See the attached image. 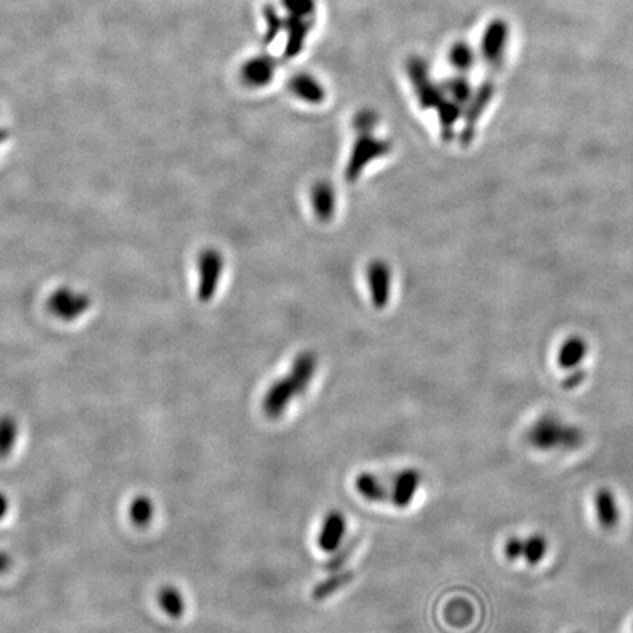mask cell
Returning a JSON list of instances; mask_svg holds the SVG:
<instances>
[{
  "mask_svg": "<svg viewBox=\"0 0 633 633\" xmlns=\"http://www.w3.org/2000/svg\"><path fill=\"white\" fill-rule=\"evenodd\" d=\"M282 5L292 18L299 20H308L315 8L314 0H282Z\"/></svg>",
  "mask_w": 633,
  "mask_h": 633,
  "instance_id": "15",
  "label": "cell"
},
{
  "mask_svg": "<svg viewBox=\"0 0 633 633\" xmlns=\"http://www.w3.org/2000/svg\"><path fill=\"white\" fill-rule=\"evenodd\" d=\"M8 137H9L8 131L0 130V146H2V144H4V142L6 141V140H8Z\"/></svg>",
  "mask_w": 633,
  "mask_h": 633,
  "instance_id": "20",
  "label": "cell"
},
{
  "mask_svg": "<svg viewBox=\"0 0 633 633\" xmlns=\"http://www.w3.org/2000/svg\"><path fill=\"white\" fill-rule=\"evenodd\" d=\"M354 578L355 574L352 571L339 572V574H331L329 578L324 579L323 583L314 586L312 598H314L315 601H323L326 598L342 590L343 586L352 583Z\"/></svg>",
  "mask_w": 633,
  "mask_h": 633,
  "instance_id": "9",
  "label": "cell"
},
{
  "mask_svg": "<svg viewBox=\"0 0 633 633\" xmlns=\"http://www.w3.org/2000/svg\"><path fill=\"white\" fill-rule=\"evenodd\" d=\"M292 88L298 93V95H303V99L319 100L321 97V88L310 75H298L292 81Z\"/></svg>",
  "mask_w": 633,
  "mask_h": 633,
  "instance_id": "14",
  "label": "cell"
},
{
  "mask_svg": "<svg viewBox=\"0 0 633 633\" xmlns=\"http://www.w3.org/2000/svg\"><path fill=\"white\" fill-rule=\"evenodd\" d=\"M547 550L548 544L543 535L534 534L523 541V559L531 566L538 565L546 557Z\"/></svg>",
  "mask_w": 633,
  "mask_h": 633,
  "instance_id": "13",
  "label": "cell"
},
{
  "mask_svg": "<svg viewBox=\"0 0 633 633\" xmlns=\"http://www.w3.org/2000/svg\"><path fill=\"white\" fill-rule=\"evenodd\" d=\"M130 516L137 527H147L154 518V503L151 499L147 496L135 497L130 506Z\"/></svg>",
  "mask_w": 633,
  "mask_h": 633,
  "instance_id": "12",
  "label": "cell"
},
{
  "mask_svg": "<svg viewBox=\"0 0 633 633\" xmlns=\"http://www.w3.org/2000/svg\"><path fill=\"white\" fill-rule=\"evenodd\" d=\"M90 308V296L84 292L74 291L69 287H59L48 299V310L56 319L74 321L87 312Z\"/></svg>",
  "mask_w": 633,
  "mask_h": 633,
  "instance_id": "3",
  "label": "cell"
},
{
  "mask_svg": "<svg viewBox=\"0 0 633 633\" xmlns=\"http://www.w3.org/2000/svg\"><path fill=\"white\" fill-rule=\"evenodd\" d=\"M504 556L511 562H515V560L523 557V539L518 538V537L509 538L504 544Z\"/></svg>",
  "mask_w": 633,
  "mask_h": 633,
  "instance_id": "17",
  "label": "cell"
},
{
  "mask_svg": "<svg viewBox=\"0 0 633 633\" xmlns=\"http://www.w3.org/2000/svg\"><path fill=\"white\" fill-rule=\"evenodd\" d=\"M532 448L541 452L550 450H574L583 445L585 437L583 430L565 424L559 418L546 415L532 425L527 436Z\"/></svg>",
  "mask_w": 633,
  "mask_h": 633,
  "instance_id": "1",
  "label": "cell"
},
{
  "mask_svg": "<svg viewBox=\"0 0 633 633\" xmlns=\"http://www.w3.org/2000/svg\"><path fill=\"white\" fill-rule=\"evenodd\" d=\"M311 370L308 366H298L294 378L289 382H280L268 392L264 399V411L270 418H277L285 412L287 403L307 385Z\"/></svg>",
  "mask_w": 633,
  "mask_h": 633,
  "instance_id": "2",
  "label": "cell"
},
{
  "mask_svg": "<svg viewBox=\"0 0 633 633\" xmlns=\"http://www.w3.org/2000/svg\"><path fill=\"white\" fill-rule=\"evenodd\" d=\"M345 534H347V518L342 511H331L324 518L317 543L324 553H335L339 547L342 546Z\"/></svg>",
  "mask_w": 633,
  "mask_h": 633,
  "instance_id": "4",
  "label": "cell"
},
{
  "mask_svg": "<svg viewBox=\"0 0 633 633\" xmlns=\"http://www.w3.org/2000/svg\"><path fill=\"white\" fill-rule=\"evenodd\" d=\"M420 484H421V475L417 469L411 468L402 471L393 483L392 499H393L394 506H398L399 509H406L411 506Z\"/></svg>",
  "mask_w": 633,
  "mask_h": 633,
  "instance_id": "5",
  "label": "cell"
},
{
  "mask_svg": "<svg viewBox=\"0 0 633 633\" xmlns=\"http://www.w3.org/2000/svg\"><path fill=\"white\" fill-rule=\"evenodd\" d=\"M9 511V500L5 496L4 493L0 492V520H4Z\"/></svg>",
  "mask_w": 633,
  "mask_h": 633,
  "instance_id": "19",
  "label": "cell"
},
{
  "mask_svg": "<svg viewBox=\"0 0 633 633\" xmlns=\"http://www.w3.org/2000/svg\"><path fill=\"white\" fill-rule=\"evenodd\" d=\"M11 565H13V560L6 555L5 551H0V574L8 572L11 569Z\"/></svg>",
  "mask_w": 633,
  "mask_h": 633,
  "instance_id": "18",
  "label": "cell"
},
{
  "mask_svg": "<svg viewBox=\"0 0 633 633\" xmlns=\"http://www.w3.org/2000/svg\"><path fill=\"white\" fill-rule=\"evenodd\" d=\"M240 74L244 77L247 83L251 86H263L267 84L272 79L275 74V63L272 58L267 56H254L245 60L244 65L240 68Z\"/></svg>",
  "mask_w": 633,
  "mask_h": 633,
  "instance_id": "7",
  "label": "cell"
},
{
  "mask_svg": "<svg viewBox=\"0 0 633 633\" xmlns=\"http://www.w3.org/2000/svg\"><path fill=\"white\" fill-rule=\"evenodd\" d=\"M594 508L597 520L604 529H613L620 520L618 502L609 488H600L594 496Z\"/></svg>",
  "mask_w": 633,
  "mask_h": 633,
  "instance_id": "6",
  "label": "cell"
},
{
  "mask_svg": "<svg viewBox=\"0 0 633 633\" xmlns=\"http://www.w3.org/2000/svg\"><path fill=\"white\" fill-rule=\"evenodd\" d=\"M18 422L13 415L0 417V459L9 457L18 440Z\"/></svg>",
  "mask_w": 633,
  "mask_h": 633,
  "instance_id": "11",
  "label": "cell"
},
{
  "mask_svg": "<svg viewBox=\"0 0 633 633\" xmlns=\"http://www.w3.org/2000/svg\"><path fill=\"white\" fill-rule=\"evenodd\" d=\"M158 604L169 618L179 619L185 611V601L177 588L172 585L163 586L158 592Z\"/></svg>",
  "mask_w": 633,
  "mask_h": 633,
  "instance_id": "10",
  "label": "cell"
},
{
  "mask_svg": "<svg viewBox=\"0 0 633 633\" xmlns=\"http://www.w3.org/2000/svg\"><path fill=\"white\" fill-rule=\"evenodd\" d=\"M355 488L368 502H385V500L389 499V492H387L385 485L383 484L382 480L373 475V474H368V472H362L357 476Z\"/></svg>",
  "mask_w": 633,
  "mask_h": 633,
  "instance_id": "8",
  "label": "cell"
},
{
  "mask_svg": "<svg viewBox=\"0 0 633 633\" xmlns=\"http://www.w3.org/2000/svg\"><path fill=\"white\" fill-rule=\"evenodd\" d=\"M358 541H350L348 546L343 547L342 550L335 551L336 555L331 557L329 562L326 563V569L329 572H338L342 569L343 565L349 560L350 556L354 553L355 547H357Z\"/></svg>",
  "mask_w": 633,
  "mask_h": 633,
  "instance_id": "16",
  "label": "cell"
}]
</instances>
